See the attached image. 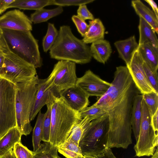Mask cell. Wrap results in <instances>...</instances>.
Wrapping results in <instances>:
<instances>
[{"mask_svg": "<svg viewBox=\"0 0 158 158\" xmlns=\"http://www.w3.org/2000/svg\"><path fill=\"white\" fill-rule=\"evenodd\" d=\"M140 93L133 81L127 89L103 107L109 120L108 148L126 149L132 143L131 111L135 98Z\"/></svg>", "mask_w": 158, "mask_h": 158, "instance_id": "obj_1", "label": "cell"}, {"mask_svg": "<svg viewBox=\"0 0 158 158\" xmlns=\"http://www.w3.org/2000/svg\"><path fill=\"white\" fill-rule=\"evenodd\" d=\"M51 58L85 64L92 59L90 47L73 34L70 27L60 26L57 38L49 50Z\"/></svg>", "mask_w": 158, "mask_h": 158, "instance_id": "obj_2", "label": "cell"}, {"mask_svg": "<svg viewBox=\"0 0 158 158\" xmlns=\"http://www.w3.org/2000/svg\"><path fill=\"white\" fill-rule=\"evenodd\" d=\"M82 118L61 97L54 96L51 106L49 142L59 147L68 138L74 127Z\"/></svg>", "mask_w": 158, "mask_h": 158, "instance_id": "obj_3", "label": "cell"}, {"mask_svg": "<svg viewBox=\"0 0 158 158\" xmlns=\"http://www.w3.org/2000/svg\"><path fill=\"white\" fill-rule=\"evenodd\" d=\"M0 35L9 51L36 68L42 66L38 41L31 31L0 28Z\"/></svg>", "mask_w": 158, "mask_h": 158, "instance_id": "obj_4", "label": "cell"}, {"mask_svg": "<svg viewBox=\"0 0 158 158\" xmlns=\"http://www.w3.org/2000/svg\"><path fill=\"white\" fill-rule=\"evenodd\" d=\"M39 79L36 75L15 84L16 127L22 135L27 136L32 130L30 118L35 104Z\"/></svg>", "mask_w": 158, "mask_h": 158, "instance_id": "obj_5", "label": "cell"}, {"mask_svg": "<svg viewBox=\"0 0 158 158\" xmlns=\"http://www.w3.org/2000/svg\"><path fill=\"white\" fill-rule=\"evenodd\" d=\"M109 130L107 113L91 121L79 142L83 155L97 156L108 148Z\"/></svg>", "mask_w": 158, "mask_h": 158, "instance_id": "obj_6", "label": "cell"}, {"mask_svg": "<svg viewBox=\"0 0 158 158\" xmlns=\"http://www.w3.org/2000/svg\"><path fill=\"white\" fill-rule=\"evenodd\" d=\"M15 85L0 77V138L16 127Z\"/></svg>", "mask_w": 158, "mask_h": 158, "instance_id": "obj_7", "label": "cell"}, {"mask_svg": "<svg viewBox=\"0 0 158 158\" xmlns=\"http://www.w3.org/2000/svg\"><path fill=\"white\" fill-rule=\"evenodd\" d=\"M142 117L138 139L134 149L138 157L152 156L158 145V134L154 130L149 110L144 100L141 102Z\"/></svg>", "mask_w": 158, "mask_h": 158, "instance_id": "obj_8", "label": "cell"}, {"mask_svg": "<svg viewBox=\"0 0 158 158\" xmlns=\"http://www.w3.org/2000/svg\"><path fill=\"white\" fill-rule=\"evenodd\" d=\"M4 60L0 76L14 84L28 80L37 75L36 68L7 49L3 52Z\"/></svg>", "mask_w": 158, "mask_h": 158, "instance_id": "obj_9", "label": "cell"}, {"mask_svg": "<svg viewBox=\"0 0 158 158\" xmlns=\"http://www.w3.org/2000/svg\"><path fill=\"white\" fill-rule=\"evenodd\" d=\"M56 74L53 82L52 91L57 97L60 93L76 86L77 78L76 63L65 60H59L54 65Z\"/></svg>", "mask_w": 158, "mask_h": 158, "instance_id": "obj_10", "label": "cell"}, {"mask_svg": "<svg viewBox=\"0 0 158 158\" xmlns=\"http://www.w3.org/2000/svg\"><path fill=\"white\" fill-rule=\"evenodd\" d=\"M76 85L89 96L100 98L108 90L111 83L102 79L89 69L86 71L82 77L77 78Z\"/></svg>", "mask_w": 158, "mask_h": 158, "instance_id": "obj_11", "label": "cell"}, {"mask_svg": "<svg viewBox=\"0 0 158 158\" xmlns=\"http://www.w3.org/2000/svg\"><path fill=\"white\" fill-rule=\"evenodd\" d=\"M143 62L137 50L126 66L134 84L141 94L156 92L146 77L143 66Z\"/></svg>", "mask_w": 158, "mask_h": 158, "instance_id": "obj_12", "label": "cell"}, {"mask_svg": "<svg viewBox=\"0 0 158 158\" xmlns=\"http://www.w3.org/2000/svg\"><path fill=\"white\" fill-rule=\"evenodd\" d=\"M56 74L54 68L49 76L44 79L38 80V87L35 104L30 120H33L39 111L45 105L51 104L54 94L52 92L53 82Z\"/></svg>", "mask_w": 158, "mask_h": 158, "instance_id": "obj_13", "label": "cell"}, {"mask_svg": "<svg viewBox=\"0 0 158 158\" xmlns=\"http://www.w3.org/2000/svg\"><path fill=\"white\" fill-rule=\"evenodd\" d=\"M32 25L30 19L19 10L9 11L0 17V28L31 31Z\"/></svg>", "mask_w": 158, "mask_h": 158, "instance_id": "obj_14", "label": "cell"}, {"mask_svg": "<svg viewBox=\"0 0 158 158\" xmlns=\"http://www.w3.org/2000/svg\"><path fill=\"white\" fill-rule=\"evenodd\" d=\"M60 96L71 108L78 112L88 107L89 103V95L76 85L61 91Z\"/></svg>", "mask_w": 158, "mask_h": 158, "instance_id": "obj_15", "label": "cell"}, {"mask_svg": "<svg viewBox=\"0 0 158 158\" xmlns=\"http://www.w3.org/2000/svg\"><path fill=\"white\" fill-rule=\"evenodd\" d=\"M119 57L122 59L126 65L130 63L134 52L137 50L139 44L135 35L114 43Z\"/></svg>", "mask_w": 158, "mask_h": 158, "instance_id": "obj_16", "label": "cell"}, {"mask_svg": "<svg viewBox=\"0 0 158 158\" xmlns=\"http://www.w3.org/2000/svg\"><path fill=\"white\" fill-rule=\"evenodd\" d=\"M90 48L92 57L98 62L103 64L107 62L112 52L110 43L104 39L92 43Z\"/></svg>", "mask_w": 158, "mask_h": 158, "instance_id": "obj_17", "label": "cell"}, {"mask_svg": "<svg viewBox=\"0 0 158 158\" xmlns=\"http://www.w3.org/2000/svg\"><path fill=\"white\" fill-rule=\"evenodd\" d=\"M138 29L139 45L149 44L158 50V40L156 33L152 27L141 18H139Z\"/></svg>", "mask_w": 158, "mask_h": 158, "instance_id": "obj_18", "label": "cell"}, {"mask_svg": "<svg viewBox=\"0 0 158 158\" xmlns=\"http://www.w3.org/2000/svg\"><path fill=\"white\" fill-rule=\"evenodd\" d=\"M131 5L139 18L145 20L158 34V19L153 11L140 0L132 1Z\"/></svg>", "mask_w": 158, "mask_h": 158, "instance_id": "obj_19", "label": "cell"}, {"mask_svg": "<svg viewBox=\"0 0 158 158\" xmlns=\"http://www.w3.org/2000/svg\"><path fill=\"white\" fill-rule=\"evenodd\" d=\"M88 30L82 40L87 44L97 40L104 39L105 27L101 20L98 19L89 21Z\"/></svg>", "mask_w": 158, "mask_h": 158, "instance_id": "obj_20", "label": "cell"}, {"mask_svg": "<svg viewBox=\"0 0 158 158\" xmlns=\"http://www.w3.org/2000/svg\"><path fill=\"white\" fill-rule=\"evenodd\" d=\"M22 134L16 127L10 129L0 138V157L13 149L15 144L21 142Z\"/></svg>", "mask_w": 158, "mask_h": 158, "instance_id": "obj_21", "label": "cell"}, {"mask_svg": "<svg viewBox=\"0 0 158 158\" xmlns=\"http://www.w3.org/2000/svg\"><path fill=\"white\" fill-rule=\"evenodd\" d=\"M143 94L137 95L134 99L131 115L132 130L136 141L138 139L142 117L141 102Z\"/></svg>", "mask_w": 158, "mask_h": 158, "instance_id": "obj_22", "label": "cell"}, {"mask_svg": "<svg viewBox=\"0 0 158 158\" xmlns=\"http://www.w3.org/2000/svg\"><path fill=\"white\" fill-rule=\"evenodd\" d=\"M137 50L143 61L153 70L157 71L158 50L149 44L139 45Z\"/></svg>", "mask_w": 158, "mask_h": 158, "instance_id": "obj_23", "label": "cell"}, {"mask_svg": "<svg viewBox=\"0 0 158 158\" xmlns=\"http://www.w3.org/2000/svg\"><path fill=\"white\" fill-rule=\"evenodd\" d=\"M63 11V7L61 6L51 9L42 8L35 10L32 14L30 19L34 24L44 22L60 15Z\"/></svg>", "mask_w": 158, "mask_h": 158, "instance_id": "obj_24", "label": "cell"}, {"mask_svg": "<svg viewBox=\"0 0 158 158\" xmlns=\"http://www.w3.org/2000/svg\"><path fill=\"white\" fill-rule=\"evenodd\" d=\"M52 0H15L8 9L16 8L20 9L37 10L51 5Z\"/></svg>", "mask_w": 158, "mask_h": 158, "instance_id": "obj_25", "label": "cell"}, {"mask_svg": "<svg viewBox=\"0 0 158 158\" xmlns=\"http://www.w3.org/2000/svg\"><path fill=\"white\" fill-rule=\"evenodd\" d=\"M35 127L33 129L32 135V142L33 152H35L39 148L42 141L43 123L44 114L41 113V110L38 112Z\"/></svg>", "mask_w": 158, "mask_h": 158, "instance_id": "obj_26", "label": "cell"}, {"mask_svg": "<svg viewBox=\"0 0 158 158\" xmlns=\"http://www.w3.org/2000/svg\"><path fill=\"white\" fill-rule=\"evenodd\" d=\"M58 147L53 146L49 142L41 143L37 150L34 152L35 158H56L58 156Z\"/></svg>", "mask_w": 158, "mask_h": 158, "instance_id": "obj_27", "label": "cell"}, {"mask_svg": "<svg viewBox=\"0 0 158 158\" xmlns=\"http://www.w3.org/2000/svg\"><path fill=\"white\" fill-rule=\"evenodd\" d=\"M91 121L87 117L82 118L74 127L68 138L73 140L79 145V142Z\"/></svg>", "mask_w": 158, "mask_h": 158, "instance_id": "obj_28", "label": "cell"}, {"mask_svg": "<svg viewBox=\"0 0 158 158\" xmlns=\"http://www.w3.org/2000/svg\"><path fill=\"white\" fill-rule=\"evenodd\" d=\"M58 34V31L54 24L48 23L47 32L42 40V47L44 52H47L54 43Z\"/></svg>", "mask_w": 158, "mask_h": 158, "instance_id": "obj_29", "label": "cell"}, {"mask_svg": "<svg viewBox=\"0 0 158 158\" xmlns=\"http://www.w3.org/2000/svg\"><path fill=\"white\" fill-rule=\"evenodd\" d=\"M79 113L81 118L87 117L92 121L102 117L107 112L103 107L93 104L90 107L86 108L79 112Z\"/></svg>", "mask_w": 158, "mask_h": 158, "instance_id": "obj_30", "label": "cell"}, {"mask_svg": "<svg viewBox=\"0 0 158 158\" xmlns=\"http://www.w3.org/2000/svg\"><path fill=\"white\" fill-rule=\"evenodd\" d=\"M47 108V110L44 113L43 123L42 141L49 142H50L51 131V106Z\"/></svg>", "mask_w": 158, "mask_h": 158, "instance_id": "obj_31", "label": "cell"}, {"mask_svg": "<svg viewBox=\"0 0 158 158\" xmlns=\"http://www.w3.org/2000/svg\"><path fill=\"white\" fill-rule=\"evenodd\" d=\"M142 94L143 98L148 107L152 116L158 110V94L153 92Z\"/></svg>", "mask_w": 158, "mask_h": 158, "instance_id": "obj_32", "label": "cell"}, {"mask_svg": "<svg viewBox=\"0 0 158 158\" xmlns=\"http://www.w3.org/2000/svg\"><path fill=\"white\" fill-rule=\"evenodd\" d=\"M143 66L148 80L155 92L158 94L157 71L153 70L144 61L143 62Z\"/></svg>", "mask_w": 158, "mask_h": 158, "instance_id": "obj_33", "label": "cell"}, {"mask_svg": "<svg viewBox=\"0 0 158 158\" xmlns=\"http://www.w3.org/2000/svg\"><path fill=\"white\" fill-rule=\"evenodd\" d=\"M13 150L16 158H35L33 151L24 146L21 142L16 143Z\"/></svg>", "mask_w": 158, "mask_h": 158, "instance_id": "obj_34", "label": "cell"}, {"mask_svg": "<svg viewBox=\"0 0 158 158\" xmlns=\"http://www.w3.org/2000/svg\"><path fill=\"white\" fill-rule=\"evenodd\" d=\"M94 0H52L51 5L58 6H80L93 2Z\"/></svg>", "mask_w": 158, "mask_h": 158, "instance_id": "obj_35", "label": "cell"}, {"mask_svg": "<svg viewBox=\"0 0 158 158\" xmlns=\"http://www.w3.org/2000/svg\"><path fill=\"white\" fill-rule=\"evenodd\" d=\"M72 20L76 26L78 32L83 37L88 30L89 25L85 20L77 15H73L72 17Z\"/></svg>", "mask_w": 158, "mask_h": 158, "instance_id": "obj_36", "label": "cell"}, {"mask_svg": "<svg viewBox=\"0 0 158 158\" xmlns=\"http://www.w3.org/2000/svg\"><path fill=\"white\" fill-rule=\"evenodd\" d=\"M58 147L82 154L81 150L79 145L73 140L68 138Z\"/></svg>", "mask_w": 158, "mask_h": 158, "instance_id": "obj_37", "label": "cell"}, {"mask_svg": "<svg viewBox=\"0 0 158 158\" xmlns=\"http://www.w3.org/2000/svg\"><path fill=\"white\" fill-rule=\"evenodd\" d=\"M77 15L84 20H86L94 19V18L93 15L88 9L86 5L80 6L77 11Z\"/></svg>", "mask_w": 158, "mask_h": 158, "instance_id": "obj_38", "label": "cell"}, {"mask_svg": "<svg viewBox=\"0 0 158 158\" xmlns=\"http://www.w3.org/2000/svg\"><path fill=\"white\" fill-rule=\"evenodd\" d=\"M58 152L67 158H84L82 154L58 147Z\"/></svg>", "mask_w": 158, "mask_h": 158, "instance_id": "obj_39", "label": "cell"}, {"mask_svg": "<svg viewBox=\"0 0 158 158\" xmlns=\"http://www.w3.org/2000/svg\"><path fill=\"white\" fill-rule=\"evenodd\" d=\"M15 0H0V15L8 9V6Z\"/></svg>", "mask_w": 158, "mask_h": 158, "instance_id": "obj_40", "label": "cell"}, {"mask_svg": "<svg viewBox=\"0 0 158 158\" xmlns=\"http://www.w3.org/2000/svg\"><path fill=\"white\" fill-rule=\"evenodd\" d=\"M98 158H117L110 148H107L101 154L97 156Z\"/></svg>", "mask_w": 158, "mask_h": 158, "instance_id": "obj_41", "label": "cell"}, {"mask_svg": "<svg viewBox=\"0 0 158 158\" xmlns=\"http://www.w3.org/2000/svg\"><path fill=\"white\" fill-rule=\"evenodd\" d=\"M158 110H157L155 114L152 116V124L154 131L158 132Z\"/></svg>", "mask_w": 158, "mask_h": 158, "instance_id": "obj_42", "label": "cell"}, {"mask_svg": "<svg viewBox=\"0 0 158 158\" xmlns=\"http://www.w3.org/2000/svg\"><path fill=\"white\" fill-rule=\"evenodd\" d=\"M145 1L151 6L152 9V10L158 19V9L156 3L152 0H145Z\"/></svg>", "mask_w": 158, "mask_h": 158, "instance_id": "obj_43", "label": "cell"}, {"mask_svg": "<svg viewBox=\"0 0 158 158\" xmlns=\"http://www.w3.org/2000/svg\"><path fill=\"white\" fill-rule=\"evenodd\" d=\"M0 158H16V157L14 153L13 149H11Z\"/></svg>", "mask_w": 158, "mask_h": 158, "instance_id": "obj_44", "label": "cell"}, {"mask_svg": "<svg viewBox=\"0 0 158 158\" xmlns=\"http://www.w3.org/2000/svg\"><path fill=\"white\" fill-rule=\"evenodd\" d=\"M6 49L4 41L0 35V53L2 54L3 52Z\"/></svg>", "mask_w": 158, "mask_h": 158, "instance_id": "obj_45", "label": "cell"}, {"mask_svg": "<svg viewBox=\"0 0 158 158\" xmlns=\"http://www.w3.org/2000/svg\"><path fill=\"white\" fill-rule=\"evenodd\" d=\"M4 57L3 55L0 53V73L1 72L3 64Z\"/></svg>", "mask_w": 158, "mask_h": 158, "instance_id": "obj_46", "label": "cell"}, {"mask_svg": "<svg viewBox=\"0 0 158 158\" xmlns=\"http://www.w3.org/2000/svg\"><path fill=\"white\" fill-rule=\"evenodd\" d=\"M151 158H158V147H157L154 153L152 156Z\"/></svg>", "mask_w": 158, "mask_h": 158, "instance_id": "obj_47", "label": "cell"}, {"mask_svg": "<svg viewBox=\"0 0 158 158\" xmlns=\"http://www.w3.org/2000/svg\"><path fill=\"white\" fill-rule=\"evenodd\" d=\"M88 158H98V156H89L88 157Z\"/></svg>", "mask_w": 158, "mask_h": 158, "instance_id": "obj_48", "label": "cell"}, {"mask_svg": "<svg viewBox=\"0 0 158 158\" xmlns=\"http://www.w3.org/2000/svg\"><path fill=\"white\" fill-rule=\"evenodd\" d=\"M56 158H61L59 156H57L56 157Z\"/></svg>", "mask_w": 158, "mask_h": 158, "instance_id": "obj_49", "label": "cell"}, {"mask_svg": "<svg viewBox=\"0 0 158 158\" xmlns=\"http://www.w3.org/2000/svg\"></svg>", "mask_w": 158, "mask_h": 158, "instance_id": "obj_50", "label": "cell"}]
</instances>
